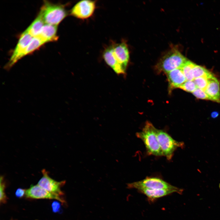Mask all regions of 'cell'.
<instances>
[{
  "instance_id": "1",
  "label": "cell",
  "mask_w": 220,
  "mask_h": 220,
  "mask_svg": "<svg viewBox=\"0 0 220 220\" xmlns=\"http://www.w3.org/2000/svg\"><path fill=\"white\" fill-rule=\"evenodd\" d=\"M104 60L113 70L126 71L129 60V52L127 44L124 41L116 43L112 42L105 48L103 53Z\"/></svg>"
},
{
  "instance_id": "2",
  "label": "cell",
  "mask_w": 220,
  "mask_h": 220,
  "mask_svg": "<svg viewBox=\"0 0 220 220\" xmlns=\"http://www.w3.org/2000/svg\"><path fill=\"white\" fill-rule=\"evenodd\" d=\"M156 129L151 123L147 121L142 130L137 132L136 135L144 142L148 155L163 156L156 134Z\"/></svg>"
},
{
  "instance_id": "3",
  "label": "cell",
  "mask_w": 220,
  "mask_h": 220,
  "mask_svg": "<svg viewBox=\"0 0 220 220\" xmlns=\"http://www.w3.org/2000/svg\"><path fill=\"white\" fill-rule=\"evenodd\" d=\"M39 13L45 24L57 26L68 15L64 5L44 1Z\"/></svg>"
},
{
  "instance_id": "4",
  "label": "cell",
  "mask_w": 220,
  "mask_h": 220,
  "mask_svg": "<svg viewBox=\"0 0 220 220\" xmlns=\"http://www.w3.org/2000/svg\"><path fill=\"white\" fill-rule=\"evenodd\" d=\"M187 60L179 51L174 48L162 57L156 68L159 73L167 74L174 69L181 68Z\"/></svg>"
},
{
  "instance_id": "5",
  "label": "cell",
  "mask_w": 220,
  "mask_h": 220,
  "mask_svg": "<svg viewBox=\"0 0 220 220\" xmlns=\"http://www.w3.org/2000/svg\"><path fill=\"white\" fill-rule=\"evenodd\" d=\"M127 188L137 190L145 189H165L177 191L182 195L184 190L173 185L161 178L157 177H147L141 180L127 184Z\"/></svg>"
},
{
  "instance_id": "6",
  "label": "cell",
  "mask_w": 220,
  "mask_h": 220,
  "mask_svg": "<svg viewBox=\"0 0 220 220\" xmlns=\"http://www.w3.org/2000/svg\"><path fill=\"white\" fill-rule=\"evenodd\" d=\"M156 134L163 156L168 160L172 159L174 151L178 148H183L185 147L184 142L175 140L167 133L162 130L156 129Z\"/></svg>"
},
{
  "instance_id": "7",
  "label": "cell",
  "mask_w": 220,
  "mask_h": 220,
  "mask_svg": "<svg viewBox=\"0 0 220 220\" xmlns=\"http://www.w3.org/2000/svg\"><path fill=\"white\" fill-rule=\"evenodd\" d=\"M96 1L82 0L77 2L71 9L70 14L79 19L84 20L90 17L96 8Z\"/></svg>"
},
{
  "instance_id": "8",
  "label": "cell",
  "mask_w": 220,
  "mask_h": 220,
  "mask_svg": "<svg viewBox=\"0 0 220 220\" xmlns=\"http://www.w3.org/2000/svg\"><path fill=\"white\" fill-rule=\"evenodd\" d=\"M33 37L24 31L21 35L18 43L6 67L9 68L23 57V54Z\"/></svg>"
},
{
  "instance_id": "9",
  "label": "cell",
  "mask_w": 220,
  "mask_h": 220,
  "mask_svg": "<svg viewBox=\"0 0 220 220\" xmlns=\"http://www.w3.org/2000/svg\"><path fill=\"white\" fill-rule=\"evenodd\" d=\"M43 176L38 182V185L48 192L60 196H63V193L61 188L65 183V181L57 182L51 178L45 169L42 170Z\"/></svg>"
},
{
  "instance_id": "10",
  "label": "cell",
  "mask_w": 220,
  "mask_h": 220,
  "mask_svg": "<svg viewBox=\"0 0 220 220\" xmlns=\"http://www.w3.org/2000/svg\"><path fill=\"white\" fill-rule=\"evenodd\" d=\"M25 196L26 197L35 199H48L57 200L63 203L65 200L60 196L50 193L38 185H31L26 190Z\"/></svg>"
},
{
  "instance_id": "11",
  "label": "cell",
  "mask_w": 220,
  "mask_h": 220,
  "mask_svg": "<svg viewBox=\"0 0 220 220\" xmlns=\"http://www.w3.org/2000/svg\"><path fill=\"white\" fill-rule=\"evenodd\" d=\"M207 78L208 83L205 91L210 100L220 103L219 82L212 73L207 76Z\"/></svg>"
},
{
  "instance_id": "12",
  "label": "cell",
  "mask_w": 220,
  "mask_h": 220,
  "mask_svg": "<svg viewBox=\"0 0 220 220\" xmlns=\"http://www.w3.org/2000/svg\"><path fill=\"white\" fill-rule=\"evenodd\" d=\"M167 74L170 92L174 88H179L187 81L181 68L174 69Z\"/></svg>"
},
{
  "instance_id": "13",
  "label": "cell",
  "mask_w": 220,
  "mask_h": 220,
  "mask_svg": "<svg viewBox=\"0 0 220 220\" xmlns=\"http://www.w3.org/2000/svg\"><path fill=\"white\" fill-rule=\"evenodd\" d=\"M57 26L45 24L37 36L45 43L56 41L58 38L57 35Z\"/></svg>"
},
{
  "instance_id": "14",
  "label": "cell",
  "mask_w": 220,
  "mask_h": 220,
  "mask_svg": "<svg viewBox=\"0 0 220 220\" xmlns=\"http://www.w3.org/2000/svg\"><path fill=\"white\" fill-rule=\"evenodd\" d=\"M139 192L146 196L148 200L151 202H154L156 199L170 195L174 193H178L175 190L165 189H141L138 190Z\"/></svg>"
},
{
  "instance_id": "15",
  "label": "cell",
  "mask_w": 220,
  "mask_h": 220,
  "mask_svg": "<svg viewBox=\"0 0 220 220\" xmlns=\"http://www.w3.org/2000/svg\"><path fill=\"white\" fill-rule=\"evenodd\" d=\"M45 23L39 13L37 17L24 31L33 37L37 36L39 33Z\"/></svg>"
},
{
  "instance_id": "16",
  "label": "cell",
  "mask_w": 220,
  "mask_h": 220,
  "mask_svg": "<svg viewBox=\"0 0 220 220\" xmlns=\"http://www.w3.org/2000/svg\"><path fill=\"white\" fill-rule=\"evenodd\" d=\"M45 43L38 37H33L24 52L23 57L32 53Z\"/></svg>"
},
{
  "instance_id": "17",
  "label": "cell",
  "mask_w": 220,
  "mask_h": 220,
  "mask_svg": "<svg viewBox=\"0 0 220 220\" xmlns=\"http://www.w3.org/2000/svg\"><path fill=\"white\" fill-rule=\"evenodd\" d=\"M194 64L188 60L181 68L187 81H193L194 79L193 71Z\"/></svg>"
},
{
  "instance_id": "18",
  "label": "cell",
  "mask_w": 220,
  "mask_h": 220,
  "mask_svg": "<svg viewBox=\"0 0 220 220\" xmlns=\"http://www.w3.org/2000/svg\"><path fill=\"white\" fill-rule=\"evenodd\" d=\"M193 71L194 79L202 76H207L211 73L205 68L195 63L193 67Z\"/></svg>"
},
{
  "instance_id": "19",
  "label": "cell",
  "mask_w": 220,
  "mask_h": 220,
  "mask_svg": "<svg viewBox=\"0 0 220 220\" xmlns=\"http://www.w3.org/2000/svg\"><path fill=\"white\" fill-rule=\"evenodd\" d=\"M197 88L205 91L208 83L207 76H204L194 79L193 80Z\"/></svg>"
},
{
  "instance_id": "20",
  "label": "cell",
  "mask_w": 220,
  "mask_h": 220,
  "mask_svg": "<svg viewBox=\"0 0 220 220\" xmlns=\"http://www.w3.org/2000/svg\"><path fill=\"white\" fill-rule=\"evenodd\" d=\"M197 87L193 81H186L179 88L186 92L193 93L196 89Z\"/></svg>"
},
{
  "instance_id": "21",
  "label": "cell",
  "mask_w": 220,
  "mask_h": 220,
  "mask_svg": "<svg viewBox=\"0 0 220 220\" xmlns=\"http://www.w3.org/2000/svg\"><path fill=\"white\" fill-rule=\"evenodd\" d=\"M5 183L3 177L1 176L0 179V201L1 203H5L7 199L5 193Z\"/></svg>"
},
{
  "instance_id": "22",
  "label": "cell",
  "mask_w": 220,
  "mask_h": 220,
  "mask_svg": "<svg viewBox=\"0 0 220 220\" xmlns=\"http://www.w3.org/2000/svg\"><path fill=\"white\" fill-rule=\"evenodd\" d=\"M193 94L197 98L210 100V98L205 91L199 88H197Z\"/></svg>"
},
{
  "instance_id": "23",
  "label": "cell",
  "mask_w": 220,
  "mask_h": 220,
  "mask_svg": "<svg viewBox=\"0 0 220 220\" xmlns=\"http://www.w3.org/2000/svg\"><path fill=\"white\" fill-rule=\"evenodd\" d=\"M26 190L21 188L18 189L15 192V195L17 198L23 197L25 194Z\"/></svg>"
},
{
  "instance_id": "24",
  "label": "cell",
  "mask_w": 220,
  "mask_h": 220,
  "mask_svg": "<svg viewBox=\"0 0 220 220\" xmlns=\"http://www.w3.org/2000/svg\"><path fill=\"white\" fill-rule=\"evenodd\" d=\"M53 211L54 212H58L61 208V205L58 202H53L52 204Z\"/></svg>"
},
{
  "instance_id": "25",
  "label": "cell",
  "mask_w": 220,
  "mask_h": 220,
  "mask_svg": "<svg viewBox=\"0 0 220 220\" xmlns=\"http://www.w3.org/2000/svg\"><path fill=\"white\" fill-rule=\"evenodd\" d=\"M218 116V113L217 112H213L212 113L211 116L213 118H215Z\"/></svg>"
},
{
  "instance_id": "26",
  "label": "cell",
  "mask_w": 220,
  "mask_h": 220,
  "mask_svg": "<svg viewBox=\"0 0 220 220\" xmlns=\"http://www.w3.org/2000/svg\"><path fill=\"white\" fill-rule=\"evenodd\" d=\"M219 189H220V183H219Z\"/></svg>"
}]
</instances>
